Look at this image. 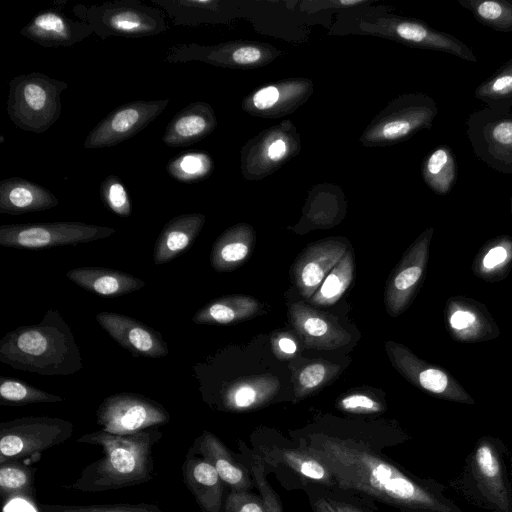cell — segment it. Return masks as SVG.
<instances>
[{
	"mask_svg": "<svg viewBox=\"0 0 512 512\" xmlns=\"http://www.w3.org/2000/svg\"><path fill=\"white\" fill-rule=\"evenodd\" d=\"M306 449L324 462L344 490L368 495L403 512H463L441 483L406 472L364 444L311 435Z\"/></svg>",
	"mask_w": 512,
	"mask_h": 512,
	"instance_id": "6da1fadb",
	"label": "cell"
},
{
	"mask_svg": "<svg viewBox=\"0 0 512 512\" xmlns=\"http://www.w3.org/2000/svg\"><path fill=\"white\" fill-rule=\"evenodd\" d=\"M162 437L158 428L131 435H115L104 430L82 435L77 442L101 447L103 456L86 465L80 476L65 487L80 492H104L153 480V450Z\"/></svg>",
	"mask_w": 512,
	"mask_h": 512,
	"instance_id": "7a4b0ae2",
	"label": "cell"
},
{
	"mask_svg": "<svg viewBox=\"0 0 512 512\" xmlns=\"http://www.w3.org/2000/svg\"><path fill=\"white\" fill-rule=\"evenodd\" d=\"M0 361L44 376H65L83 367L80 348L59 311L49 309L37 324L7 332L0 340Z\"/></svg>",
	"mask_w": 512,
	"mask_h": 512,
	"instance_id": "3957f363",
	"label": "cell"
},
{
	"mask_svg": "<svg viewBox=\"0 0 512 512\" xmlns=\"http://www.w3.org/2000/svg\"><path fill=\"white\" fill-rule=\"evenodd\" d=\"M504 448L497 438H479L466 459L462 478L466 497L492 512H512V486Z\"/></svg>",
	"mask_w": 512,
	"mask_h": 512,
	"instance_id": "277c9868",
	"label": "cell"
},
{
	"mask_svg": "<svg viewBox=\"0 0 512 512\" xmlns=\"http://www.w3.org/2000/svg\"><path fill=\"white\" fill-rule=\"evenodd\" d=\"M8 85L7 113L18 128L43 133L59 119L66 82L30 72L12 78Z\"/></svg>",
	"mask_w": 512,
	"mask_h": 512,
	"instance_id": "5b68a950",
	"label": "cell"
},
{
	"mask_svg": "<svg viewBox=\"0 0 512 512\" xmlns=\"http://www.w3.org/2000/svg\"><path fill=\"white\" fill-rule=\"evenodd\" d=\"M72 12L102 39L110 36H154L168 28L160 9L139 0H115L99 5L76 4Z\"/></svg>",
	"mask_w": 512,
	"mask_h": 512,
	"instance_id": "8992f818",
	"label": "cell"
},
{
	"mask_svg": "<svg viewBox=\"0 0 512 512\" xmlns=\"http://www.w3.org/2000/svg\"><path fill=\"white\" fill-rule=\"evenodd\" d=\"M437 113V104L429 95L402 94L370 121L360 142L366 147H379L405 141L423 129H431Z\"/></svg>",
	"mask_w": 512,
	"mask_h": 512,
	"instance_id": "52a82bcc",
	"label": "cell"
},
{
	"mask_svg": "<svg viewBox=\"0 0 512 512\" xmlns=\"http://www.w3.org/2000/svg\"><path fill=\"white\" fill-rule=\"evenodd\" d=\"M73 423L57 417L28 416L0 423V463L14 460L32 464L48 449L66 442Z\"/></svg>",
	"mask_w": 512,
	"mask_h": 512,
	"instance_id": "ba28073f",
	"label": "cell"
},
{
	"mask_svg": "<svg viewBox=\"0 0 512 512\" xmlns=\"http://www.w3.org/2000/svg\"><path fill=\"white\" fill-rule=\"evenodd\" d=\"M111 227L76 221L5 224L0 226V245L17 249H44L78 245L112 236Z\"/></svg>",
	"mask_w": 512,
	"mask_h": 512,
	"instance_id": "9c48e42d",
	"label": "cell"
},
{
	"mask_svg": "<svg viewBox=\"0 0 512 512\" xmlns=\"http://www.w3.org/2000/svg\"><path fill=\"white\" fill-rule=\"evenodd\" d=\"M300 150L301 140L295 125L290 120L281 121L243 145L241 173L247 180L263 179L297 156Z\"/></svg>",
	"mask_w": 512,
	"mask_h": 512,
	"instance_id": "30bf717a",
	"label": "cell"
},
{
	"mask_svg": "<svg viewBox=\"0 0 512 512\" xmlns=\"http://www.w3.org/2000/svg\"><path fill=\"white\" fill-rule=\"evenodd\" d=\"M359 28L365 33L411 47L445 52L468 62H477L475 54L464 42L420 20L401 16H380L360 21Z\"/></svg>",
	"mask_w": 512,
	"mask_h": 512,
	"instance_id": "8fae6325",
	"label": "cell"
},
{
	"mask_svg": "<svg viewBox=\"0 0 512 512\" xmlns=\"http://www.w3.org/2000/svg\"><path fill=\"white\" fill-rule=\"evenodd\" d=\"M170 413L145 395L121 392L106 397L96 411V423L108 433L131 435L158 428L170 421Z\"/></svg>",
	"mask_w": 512,
	"mask_h": 512,
	"instance_id": "7c38bea8",
	"label": "cell"
},
{
	"mask_svg": "<svg viewBox=\"0 0 512 512\" xmlns=\"http://www.w3.org/2000/svg\"><path fill=\"white\" fill-rule=\"evenodd\" d=\"M466 126L476 157L497 172L512 174V112L486 107L472 112Z\"/></svg>",
	"mask_w": 512,
	"mask_h": 512,
	"instance_id": "4fadbf2b",
	"label": "cell"
},
{
	"mask_svg": "<svg viewBox=\"0 0 512 512\" xmlns=\"http://www.w3.org/2000/svg\"><path fill=\"white\" fill-rule=\"evenodd\" d=\"M280 54L276 47L268 43L234 40L208 46L195 43L177 44L169 48L166 61H200L224 68L252 69L271 63Z\"/></svg>",
	"mask_w": 512,
	"mask_h": 512,
	"instance_id": "5bb4252c",
	"label": "cell"
},
{
	"mask_svg": "<svg viewBox=\"0 0 512 512\" xmlns=\"http://www.w3.org/2000/svg\"><path fill=\"white\" fill-rule=\"evenodd\" d=\"M385 350L393 367L415 387L443 400L475 404L470 394L448 371L421 360L402 344L388 341Z\"/></svg>",
	"mask_w": 512,
	"mask_h": 512,
	"instance_id": "9a60e30c",
	"label": "cell"
},
{
	"mask_svg": "<svg viewBox=\"0 0 512 512\" xmlns=\"http://www.w3.org/2000/svg\"><path fill=\"white\" fill-rule=\"evenodd\" d=\"M433 233V227L424 230L390 274L385 286L384 301L391 317L402 314L417 294L425 277Z\"/></svg>",
	"mask_w": 512,
	"mask_h": 512,
	"instance_id": "2e32d148",
	"label": "cell"
},
{
	"mask_svg": "<svg viewBox=\"0 0 512 512\" xmlns=\"http://www.w3.org/2000/svg\"><path fill=\"white\" fill-rule=\"evenodd\" d=\"M169 102V99L137 100L116 107L88 133L84 147H112L130 139L153 122Z\"/></svg>",
	"mask_w": 512,
	"mask_h": 512,
	"instance_id": "e0dca14e",
	"label": "cell"
},
{
	"mask_svg": "<svg viewBox=\"0 0 512 512\" xmlns=\"http://www.w3.org/2000/svg\"><path fill=\"white\" fill-rule=\"evenodd\" d=\"M313 90V82L308 78L279 80L247 95L242 101V109L256 117L280 118L303 105Z\"/></svg>",
	"mask_w": 512,
	"mask_h": 512,
	"instance_id": "ac0fdd59",
	"label": "cell"
},
{
	"mask_svg": "<svg viewBox=\"0 0 512 512\" xmlns=\"http://www.w3.org/2000/svg\"><path fill=\"white\" fill-rule=\"evenodd\" d=\"M347 251L340 239H325L308 245L291 266V278L301 296L309 300Z\"/></svg>",
	"mask_w": 512,
	"mask_h": 512,
	"instance_id": "d6986e66",
	"label": "cell"
},
{
	"mask_svg": "<svg viewBox=\"0 0 512 512\" xmlns=\"http://www.w3.org/2000/svg\"><path fill=\"white\" fill-rule=\"evenodd\" d=\"M444 319L448 334L457 342L487 341L500 334L487 307L467 297H450L445 304Z\"/></svg>",
	"mask_w": 512,
	"mask_h": 512,
	"instance_id": "ffe728a7",
	"label": "cell"
},
{
	"mask_svg": "<svg viewBox=\"0 0 512 512\" xmlns=\"http://www.w3.org/2000/svg\"><path fill=\"white\" fill-rule=\"evenodd\" d=\"M96 320L113 340L134 357L161 358L169 353L162 335L133 317L115 312H100L96 315Z\"/></svg>",
	"mask_w": 512,
	"mask_h": 512,
	"instance_id": "44dd1931",
	"label": "cell"
},
{
	"mask_svg": "<svg viewBox=\"0 0 512 512\" xmlns=\"http://www.w3.org/2000/svg\"><path fill=\"white\" fill-rule=\"evenodd\" d=\"M289 321L304 345L318 350L336 349L346 345L351 335L334 317L304 302H295L288 309Z\"/></svg>",
	"mask_w": 512,
	"mask_h": 512,
	"instance_id": "7402d4cb",
	"label": "cell"
},
{
	"mask_svg": "<svg viewBox=\"0 0 512 512\" xmlns=\"http://www.w3.org/2000/svg\"><path fill=\"white\" fill-rule=\"evenodd\" d=\"M20 34L46 48L71 47L93 34L85 22L76 21L66 15L45 10L39 12L24 26Z\"/></svg>",
	"mask_w": 512,
	"mask_h": 512,
	"instance_id": "603a6c76",
	"label": "cell"
},
{
	"mask_svg": "<svg viewBox=\"0 0 512 512\" xmlns=\"http://www.w3.org/2000/svg\"><path fill=\"white\" fill-rule=\"evenodd\" d=\"M278 378L270 374L246 376L225 384L215 406L227 412H247L267 405L278 393Z\"/></svg>",
	"mask_w": 512,
	"mask_h": 512,
	"instance_id": "cb8c5ba5",
	"label": "cell"
},
{
	"mask_svg": "<svg viewBox=\"0 0 512 512\" xmlns=\"http://www.w3.org/2000/svg\"><path fill=\"white\" fill-rule=\"evenodd\" d=\"M187 454L208 461L230 491H249L254 486L255 481L248 470L235 460L226 445L210 431H203Z\"/></svg>",
	"mask_w": 512,
	"mask_h": 512,
	"instance_id": "d4e9b609",
	"label": "cell"
},
{
	"mask_svg": "<svg viewBox=\"0 0 512 512\" xmlns=\"http://www.w3.org/2000/svg\"><path fill=\"white\" fill-rule=\"evenodd\" d=\"M217 126L212 106L204 101L190 103L169 122L162 141L169 147H185L210 135Z\"/></svg>",
	"mask_w": 512,
	"mask_h": 512,
	"instance_id": "484cf974",
	"label": "cell"
},
{
	"mask_svg": "<svg viewBox=\"0 0 512 512\" xmlns=\"http://www.w3.org/2000/svg\"><path fill=\"white\" fill-rule=\"evenodd\" d=\"M183 482L201 512H221L225 484L216 469L205 459L188 455L181 466Z\"/></svg>",
	"mask_w": 512,
	"mask_h": 512,
	"instance_id": "4316f807",
	"label": "cell"
},
{
	"mask_svg": "<svg viewBox=\"0 0 512 512\" xmlns=\"http://www.w3.org/2000/svg\"><path fill=\"white\" fill-rule=\"evenodd\" d=\"M58 198L45 187L19 176L0 181V213L20 215L56 207Z\"/></svg>",
	"mask_w": 512,
	"mask_h": 512,
	"instance_id": "83f0119b",
	"label": "cell"
},
{
	"mask_svg": "<svg viewBox=\"0 0 512 512\" xmlns=\"http://www.w3.org/2000/svg\"><path fill=\"white\" fill-rule=\"evenodd\" d=\"M205 221L206 217L202 213H185L169 220L156 239L154 264L168 263L184 253L200 234Z\"/></svg>",
	"mask_w": 512,
	"mask_h": 512,
	"instance_id": "f1b7e54d",
	"label": "cell"
},
{
	"mask_svg": "<svg viewBox=\"0 0 512 512\" xmlns=\"http://www.w3.org/2000/svg\"><path fill=\"white\" fill-rule=\"evenodd\" d=\"M66 277L79 287L104 297H119L145 286V282L134 275L105 267L73 268Z\"/></svg>",
	"mask_w": 512,
	"mask_h": 512,
	"instance_id": "f546056e",
	"label": "cell"
},
{
	"mask_svg": "<svg viewBox=\"0 0 512 512\" xmlns=\"http://www.w3.org/2000/svg\"><path fill=\"white\" fill-rule=\"evenodd\" d=\"M256 241L253 227L238 223L226 229L214 242L210 264L217 272H230L240 267L251 255Z\"/></svg>",
	"mask_w": 512,
	"mask_h": 512,
	"instance_id": "4dcf8cb0",
	"label": "cell"
},
{
	"mask_svg": "<svg viewBox=\"0 0 512 512\" xmlns=\"http://www.w3.org/2000/svg\"><path fill=\"white\" fill-rule=\"evenodd\" d=\"M261 307V303L251 296H222L198 309L192 321L195 324L231 325L255 317Z\"/></svg>",
	"mask_w": 512,
	"mask_h": 512,
	"instance_id": "1f68e13d",
	"label": "cell"
},
{
	"mask_svg": "<svg viewBox=\"0 0 512 512\" xmlns=\"http://www.w3.org/2000/svg\"><path fill=\"white\" fill-rule=\"evenodd\" d=\"M512 268V237L501 235L486 241L473 259V273L490 283L504 279Z\"/></svg>",
	"mask_w": 512,
	"mask_h": 512,
	"instance_id": "d6a6232c",
	"label": "cell"
},
{
	"mask_svg": "<svg viewBox=\"0 0 512 512\" xmlns=\"http://www.w3.org/2000/svg\"><path fill=\"white\" fill-rule=\"evenodd\" d=\"M421 175L425 184L437 195H447L454 187L458 167L451 148L440 145L423 160Z\"/></svg>",
	"mask_w": 512,
	"mask_h": 512,
	"instance_id": "836d02e7",
	"label": "cell"
},
{
	"mask_svg": "<svg viewBox=\"0 0 512 512\" xmlns=\"http://www.w3.org/2000/svg\"><path fill=\"white\" fill-rule=\"evenodd\" d=\"M35 472L36 468L20 461L0 463V496L8 502L20 497L35 501Z\"/></svg>",
	"mask_w": 512,
	"mask_h": 512,
	"instance_id": "e575fe53",
	"label": "cell"
},
{
	"mask_svg": "<svg viewBox=\"0 0 512 512\" xmlns=\"http://www.w3.org/2000/svg\"><path fill=\"white\" fill-rule=\"evenodd\" d=\"M278 461L308 482L332 487L336 481L329 468L317 456L305 449L284 448L277 455Z\"/></svg>",
	"mask_w": 512,
	"mask_h": 512,
	"instance_id": "d590c367",
	"label": "cell"
},
{
	"mask_svg": "<svg viewBox=\"0 0 512 512\" xmlns=\"http://www.w3.org/2000/svg\"><path fill=\"white\" fill-rule=\"evenodd\" d=\"M474 97L486 104L488 108L511 111L512 57L477 86Z\"/></svg>",
	"mask_w": 512,
	"mask_h": 512,
	"instance_id": "8d00e7d4",
	"label": "cell"
},
{
	"mask_svg": "<svg viewBox=\"0 0 512 512\" xmlns=\"http://www.w3.org/2000/svg\"><path fill=\"white\" fill-rule=\"evenodd\" d=\"M354 269L353 252L347 250L309 299V302L316 306H330L336 303L350 286Z\"/></svg>",
	"mask_w": 512,
	"mask_h": 512,
	"instance_id": "74e56055",
	"label": "cell"
},
{
	"mask_svg": "<svg viewBox=\"0 0 512 512\" xmlns=\"http://www.w3.org/2000/svg\"><path fill=\"white\" fill-rule=\"evenodd\" d=\"M473 17L499 32H512V0H458Z\"/></svg>",
	"mask_w": 512,
	"mask_h": 512,
	"instance_id": "f35d334b",
	"label": "cell"
},
{
	"mask_svg": "<svg viewBox=\"0 0 512 512\" xmlns=\"http://www.w3.org/2000/svg\"><path fill=\"white\" fill-rule=\"evenodd\" d=\"M213 168L212 157L203 150L186 151L172 158L166 166L168 174L183 183L206 179L212 173Z\"/></svg>",
	"mask_w": 512,
	"mask_h": 512,
	"instance_id": "ab89813d",
	"label": "cell"
},
{
	"mask_svg": "<svg viewBox=\"0 0 512 512\" xmlns=\"http://www.w3.org/2000/svg\"><path fill=\"white\" fill-rule=\"evenodd\" d=\"M64 399L12 377H0V404L24 406L37 403H56Z\"/></svg>",
	"mask_w": 512,
	"mask_h": 512,
	"instance_id": "60d3db41",
	"label": "cell"
},
{
	"mask_svg": "<svg viewBox=\"0 0 512 512\" xmlns=\"http://www.w3.org/2000/svg\"><path fill=\"white\" fill-rule=\"evenodd\" d=\"M340 372V367L325 360L306 364L294 376V395L303 399L332 381Z\"/></svg>",
	"mask_w": 512,
	"mask_h": 512,
	"instance_id": "b9f144b4",
	"label": "cell"
},
{
	"mask_svg": "<svg viewBox=\"0 0 512 512\" xmlns=\"http://www.w3.org/2000/svg\"><path fill=\"white\" fill-rule=\"evenodd\" d=\"M38 512H166L153 503L50 504L40 503Z\"/></svg>",
	"mask_w": 512,
	"mask_h": 512,
	"instance_id": "7bdbcfd3",
	"label": "cell"
},
{
	"mask_svg": "<svg viewBox=\"0 0 512 512\" xmlns=\"http://www.w3.org/2000/svg\"><path fill=\"white\" fill-rule=\"evenodd\" d=\"M100 197L103 204L114 214L129 217L132 207L128 191L115 175H108L100 183Z\"/></svg>",
	"mask_w": 512,
	"mask_h": 512,
	"instance_id": "ee69618b",
	"label": "cell"
},
{
	"mask_svg": "<svg viewBox=\"0 0 512 512\" xmlns=\"http://www.w3.org/2000/svg\"><path fill=\"white\" fill-rule=\"evenodd\" d=\"M336 407L344 413L362 415L382 413L385 410L381 401L365 392H353L341 397Z\"/></svg>",
	"mask_w": 512,
	"mask_h": 512,
	"instance_id": "f6af8a7d",
	"label": "cell"
},
{
	"mask_svg": "<svg viewBox=\"0 0 512 512\" xmlns=\"http://www.w3.org/2000/svg\"><path fill=\"white\" fill-rule=\"evenodd\" d=\"M221 512H268L262 496L249 491H230Z\"/></svg>",
	"mask_w": 512,
	"mask_h": 512,
	"instance_id": "bcb514c9",
	"label": "cell"
},
{
	"mask_svg": "<svg viewBox=\"0 0 512 512\" xmlns=\"http://www.w3.org/2000/svg\"><path fill=\"white\" fill-rule=\"evenodd\" d=\"M251 473L268 512H283L278 494L273 490L265 477L263 465L255 461L252 465Z\"/></svg>",
	"mask_w": 512,
	"mask_h": 512,
	"instance_id": "7dc6e473",
	"label": "cell"
},
{
	"mask_svg": "<svg viewBox=\"0 0 512 512\" xmlns=\"http://www.w3.org/2000/svg\"><path fill=\"white\" fill-rule=\"evenodd\" d=\"M271 344L275 356L279 359L290 358L297 351L296 341L288 332L275 333Z\"/></svg>",
	"mask_w": 512,
	"mask_h": 512,
	"instance_id": "c3c4849f",
	"label": "cell"
},
{
	"mask_svg": "<svg viewBox=\"0 0 512 512\" xmlns=\"http://www.w3.org/2000/svg\"><path fill=\"white\" fill-rule=\"evenodd\" d=\"M314 512H364L353 505L328 498H319L312 505Z\"/></svg>",
	"mask_w": 512,
	"mask_h": 512,
	"instance_id": "681fc988",
	"label": "cell"
},
{
	"mask_svg": "<svg viewBox=\"0 0 512 512\" xmlns=\"http://www.w3.org/2000/svg\"><path fill=\"white\" fill-rule=\"evenodd\" d=\"M335 4L343 5V6H355L359 4H363L364 0H339V1H333Z\"/></svg>",
	"mask_w": 512,
	"mask_h": 512,
	"instance_id": "f907efd6",
	"label": "cell"
},
{
	"mask_svg": "<svg viewBox=\"0 0 512 512\" xmlns=\"http://www.w3.org/2000/svg\"><path fill=\"white\" fill-rule=\"evenodd\" d=\"M510 202H511V213H512V195H511V198H510Z\"/></svg>",
	"mask_w": 512,
	"mask_h": 512,
	"instance_id": "816d5d0a",
	"label": "cell"
}]
</instances>
